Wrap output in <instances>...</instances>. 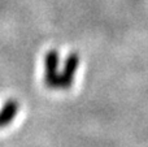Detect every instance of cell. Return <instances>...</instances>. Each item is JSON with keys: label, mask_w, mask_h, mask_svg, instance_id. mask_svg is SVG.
Masks as SVG:
<instances>
[{"label": "cell", "mask_w": 148, "mask_h": 147, "mask_svg": "<svg viewBox=\"0 0 148 147\" xmlns=\"http://www.w3.org/2000/svg\"><path fill=\"white\" fill-rule=\"evenodd\" d=\"M60 55L56 49H49L44 56V82L49 89H56L59 80Z\"/></svg>", "instance_id": "obj_1"}, {"label": "cell", "mask_w": 148, "mask_h": 147, "mask_svg": "<svg viewBox=\"0 0 148 147\" xmlns=\"http://www.w3.org/2000/svg\"><path fill=\"white\" fill-rule=\"evenodd\" d=\"M79 61H81V57L78 54L73 52L65 60V65L64 69L61 73H59V80H57V86L56 89L59 90H66L70 89L73 85V80H74V74H75V70L79 67Z\"/></svg>", "instance_id": "obj_2"}, {"label": "cell", "mask_w": 148, "mask_h": 147, "mask_svg": "<svg viewBox=\"0 0 148 147\" xmlns=\"http://www.w3.org/2000/svg\"><path fill=\"white\" fill-rule=\"evenodd\" d=\"M18 109H20V104L17 100L9 99L8 102H5L3 108L0 109V128L8 126L17 116Z\"/></svg>", "instance_id": "obj_3"}]
</instances>
